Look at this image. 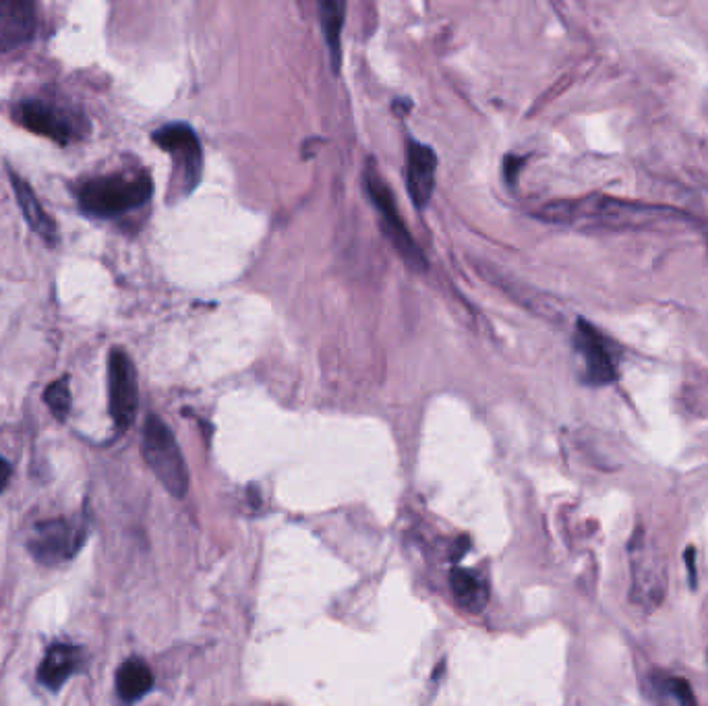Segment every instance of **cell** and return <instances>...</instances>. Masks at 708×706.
I'll use <instances>...</instances> for the list:
<instances>
[{
    "label": "cell",
    "mask_w": 708,
    "mask_h": 706,
    "mask_svg": "<svg viewBox=\"0 0 708 706\" xmlns=\"http://www.w3.org/2000/svg\"><path fill=\"white\" fill-rule=\"evenodd\" d=\"M36 7L23 0H0V54L25 46L36 32Z\"/></svg>",
    "instance_id": "cell-11"
},
{
    "label": "cell",
    "mask_w": 708,
    "mask_h": 706,
    "mask_svg": "<svg viewBox=\"0 0 708 706\" xmlns=\"http://www.w3.org/2000/svg\"><path fill=\"white\" fill-rule=\"evenodd\" d=\"M648 694L657 706H698L692 686L680 675H669L663 671L653 673L648 678Z\"/></svg>",
    "instance_id": "cell-14"
},
{
    "label": "cell",
    "mask_w": 708,
    "mask_h": 706,
    "mask_svg": "<svg viewBox=\"0 0 708 706\" xmlns=\"http://www.w3.org/2000/svg\"><path fill=\"white\" fill-rule=\"evenodd\" d=\"M83 665H85V653L81 646L52 644L38 669V680L42 686L50 690H58L71 678V675L79 673Z\"/></svg>",
    "instance_id": "cell-12"
},
{
    "label": "cell",
    "mask_w": 708,
    "mask_h": 706,
    "mask_svg": "<svg viewBox=\"0 0 708 706\" xmlns=\"http://www.w3.org/2000/svg\"><path fill=\"white\" fill-rule=\"evenodd\" d=\"M108 406L118 431H127L137 415L139 384L137 369L123 348H112L108 355Z\"/></svg>",
    "instance_id": "cell-9"
},
{
    "label": "cell",
    "mask_w": 708,
    "mask_h": 706,
    "mask_svg": "<svg viewBox=\"0 0 708 706\" xmlns=\"http://www.w3.org/2000/svg\"><path fill=\"white\" fill-rule=\"evenodd\" d=\"M576 355L582 359V381L586 386L603 388L619 375V350L615 344L586 319L576 321Z\"/></svg>",
    "instance_id": "cell-7"
},
{
    "label": "cell",
    "mask_w": 708,
    "mask_h": 706,
    "mask_svg": "<svg viewBox=\"0 0 708 706\" xmlns=\"http://www.w3.org/2000/svg\"><path fill=\"white\" fill-rule=\"evenodd\" d=\"M15 119L27 131L48 137L58 145L75 143L90 131V123L79 108L50 98H29L17 104Z\"/></svg>",
    "instance_id": "cell-3"
},
{
    "label": "cell",
    "mask_w": 708,
    "mask_h": 706,
    "mask_svg": "<svg viewBox=\"0 0 708 706\" xmlns=\"http://www.w3.org/2000/svg\"><path fill=\"white\" fill-rule=\"evenodd\" d=\"M44 402L48 404L52 415L58 421H67V417L71 413V404H73L69 377H61V379H56L54 384H50L44 392Z\"/></svg>",
    "instance_id": "cell-18"
},
{
    "label": "cell",
    "mask_w": 708,
    "mask_h": 706,
    "mask_svg": "<svg viewBox=\"0 0 708 706\" xmlns=\"http://www.w3.org/2000/svg\"><path fill=\"white\" fill-rule=\"evenodd\" d=\"M154 686L152 669L141 659H129L116 673V692L125 702H135L143 698Z\"/></svg>",
    "instance_id": "cell-15"
},
{
    "label": "cell",
    "mask_w": 708,
    "mask_h": 706,
    "mask_svg": "<svg viewBox=\"0 0 708 706\" xmlns=\"http://www.w3.org/2000/svg\"><path fill=\"white\" fill-rule=\"evenodd\" d=\"M319 19L323 34H326V44L330 50L334 71L340 69V54H342V27H344V5L342 3H321Z\"/></svg>",
    "instance_id": "cell-17"
},
{
    "label": "cell",
    "mask_w": 708,
    "mask_h": 706,
    "mask_svg": "<svg viewBox=\"0 0 708 706\" xmlns=\"http://www.w3.org/2000/svg\"><path fill=\"white\" fill-rule=\"evenodd\" d=\"M154 191L150 174L141 168L116 170L85 179L75 187L79 210L87 216L110 220L131 214L150 201Z\"/></svg>",
    "instance_id": "cell-2"
},
{
    "label": "cell",
    "mask_w": 708,
    "mask_h": 706,
    "mask_svg": "<svg viewBox=\"0 0 708 706\" xmlns=\"http://www.w3.org/2000/svg\"><path fill=\"white\" fill-rule=\"evenodd\" d=\"M684 214L644 205L636 201H622L605 195H590L580 199H562L547 203L539 218L549 224L562 226H595V228H642L665 220H680Z\"/></svg>",
    "instance_id": "cell-1"
},
{
    "label": "cell",
    "mask_w": 708,
    "mask_h": 706,
    "mask_svg": "<svg viewBox=\"0 0 708 706\" xmlns=\"http://www.w3.org/2000/svg\"><path fill=\"white\" fill-rule=\"evenodd\" d=\"M87 537V522L81 516L54 518L34 526L27 547L42 566H61L79 553Z\"/></svg>",
    "instance_id": "cell-6"
},
{
    "label": "cell",
    "mask_w": 708,
    "mask_h": 706,
    "mask_svg": "<svg viewBox=\"0 0 708 706\" xmlns=\"http://www.w3.org/2000/svg\"><path fill=\"white\" fill-rule=\"evenodd\" d=\"M152 139L172 160L170 197L189 195L199 185L203 172V152L195 131L185 123H172L154 131Z\"/></svg>",
    "instance_id": "cell-5"
},
{
    "label": "cell",
    "mask_w": 708,
    "mask_h": 706,
    "mask_svg": "<svg viewBox=\"0 0 708 706\" xmlns=\"http://www.w3.org/2000/svg\"><path fill=\"white\" fill-rule=\"evenodd\" d=\"M437 156L429 145L408 141L406 152V185L417 210H425L435 191Z\"/></svg>",
    "instance_id": "cell-10"
},
{
    "label": "cell",
    "mask_w": 708,
    "mask_h": 706,
    "mask_svg": "<svg viewBox=\"0 0 708 706\" xmlns=\"http://www.w3.org/2000/svg\"><path fill=\"white\" fill-rule=\"evenodd\" d=\"M9 176H11V185H13V191H15V197H17V203H19V208L27 220V224L32 226L40 237L48 243V245H56L58 243V228H56V222L50 218V214L42 208V203L36 195V191L27 185L25 179H21V176L17 172H13L9 168Z\"/></svg>",
    "instance_id": "cell-13"
},
{
    "label": "cell",
    "mask_w": 708,
    "mask_h": 706,
    "mask_svg": "<svg viewBox=\"0 0 708 706\" xmlns=\"http://www.w3.org/2000/svg\"><path fill=\"white\" fill-rule=\"evenodd\" d=\"M365 189L369 195V201L375 205V210L381 216L383 228H386V234L390 237V241L394 243V247L400 251V255L412 263L415 268H425V257L421 253V249L417 247L415 239H412V234L408 232L406 224L400 218L398 205H396V197L392 193V189L383 183L381 176L375 172V168L369 164L365 170Z\"/></svg>",
    "instance_id": "cell-8"
},
{
    "label": "cell",
    "mask_w": 708,
    "mask_h": 706,
    "mask_svg": "<svg viewBox=\"0 0 708 706\" xmlns=\"http://www.w3.org/2000/svg\"><path fill=\"white\" fill-rule=\"evenodd\" d=\"M11 475H13L11 464L5 458H0V491H5V487L11 481Z\"/></svg>",
    "instance_id": "cell-20"
},
{
    "label": "cell",
    "mask_w": 708,
    "mask_h": 706,
    "mask_svg": "<svg viewBox=\"0 0 708 706\" xmlns=\"http://www.w3.org/2000/svg\"><path fill=\"white\" fill-rule=\"evenodd\" d=\"M141 450L147 466L166 491L174 497H185L189 491V468L185 464L183 452L176 444V437L170 427L156 415H150L143 425Z\"/></svg>",
    "instance_id": "cell-4"
},
{
    "label": "cell",
    "mask_w": 708,
    "mask_h": 706,
    "mask_svg": "<svg viewBox=\"0 0 708 706\" xmlns=\"http://www.w3.org/2000/svg\"><path fill=\"white\" fill-rule=\"evenodd\" d=\"M450 586H452V595L458 601L460 607L477 613L483 609V605L489 599V591L485 582L470 570H454L450 574Z\"/></svg>",
    "instance_id": "cell-16"
},
{
    "label": "cell",
    "mask_w": 708,
    "mask_h": 706,
    "mask_svg": "<svg viewBox=\"0 0 708 706\" xmlns=\"http://www.w3.org/2000/svg\"><path fill=\"white\" fill-rule=\"evenodd\" d=\"M686 566H688V574H690V586L696 588L698 578H696V549L694 547L686 549Z\"/></svg>",
    "instance_id": "cell-19"
}]
</instances>
